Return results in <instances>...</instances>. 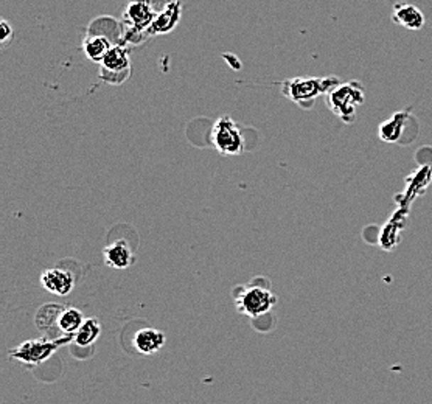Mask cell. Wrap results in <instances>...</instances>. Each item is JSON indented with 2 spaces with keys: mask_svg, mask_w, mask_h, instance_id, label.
Listing matches in <instances>:
<instances>
[{
  "mask_svg": "<svg viewBox=\"0 0 432 404\" xmlns=\"http://www.w3.org/2000/svg\"><path fill=\"white\" fill-rule=\"evenodd\" d=\"M11 38H13V28L10 27V23L2 19V22H0V40H2L5 45Z\"/></svg>",
  "mask_w": 432,
  "mask_h": 404,
  "instance_id": "obj_18",
  "label": "cell"
},
{
  "mask_svg": "<svg viewBox=\"0 0 432 404\" xmlns=\"http://www.w3.org/2000/svg\"><path fill=\"white\" fill-rule=\"evenodd\" d=\"M112 47L114 45L111 44V40L102 35H87L82 40V50H85L87 60L97 64L103 62Z\"/></svg>",
  "mask_w": 432,
  "mask_h": 404,
  "instance_id": "obj_13",
  "label": "cell"
},
{
  "mask_svg": "<svg viewBox=\"0 0 432 404\" xmlns=\"http://www.w3.org/2000/svg\"><path fill=\"white\" fill-rule=\"evenodd\" d=\"M365 100V90L360 81L340 82L328 94V106L335 115L345 121L352 123L356 117V111Z\"/></svg>",
  "mask_w": 432,
  "mask_h": 404,
  "instance_id": "obj_2",
  "label": "cell"
},
{
  "mask_svg": "<svg viewBox=\"0 0 432 404\" xmlns=\"http://www.w3.org/2000/svg\"><path fill=\"white\" fill-rule=\"evenodd\" d=\"M408 119H409V112H396L389 121L381 123V126L378 129L379 138L383 140V142H396L403 134Z\"/></svg>",
  "mask_w": 432,
  "mask_h": 404,
  "instance_id": "obj_14",
  "label": "cell"
},
{
  "mask_svg": "<svg viewBox=\"0 0 432 404\" xmlns=\"http://www.w3.org/2000/svg\"><path fill=\"white\" fill-rule=\"evenodd\" d=\"M99 65H102V78L106 80V82L120 84L126 80L131 69L128 48L123 45H114Z\"/></svg>",
  "mask_w": 432,
  "mask_h": 404,
  "instance_id": "obj_6",
  "label": "cell"
},
{
  "mask_svg": "<svg viewBox=\"0 0 432 404\" xmlns=\"http://www.w3.org/2000/svg\"><path fill=\"white\" fill-rule=\"evenodd\" d=\"M40 285L55 295H69L75 286V277L68 269L50 268L40 274Z\"/></svg>",
  "mask_w": 432,
  "mask_h": 404,
  "instance_id": "obj_8",
  "label": "cell"
},
{
  "mask_svg": "<svg viewBox=\"0 0 432 404\" xmlns=\"http://www.w3.org/2000/svg\"><path fill=\"white\" fill-rule=\"evenodd\" d=\"M182 14V4L180 0H170V2L163 6L161 13H157L156 19L153 21L151 27L148 28L146 35H167L171 33L179 23Z\"/></svg>",
  "mask_w": 432,
  "mask_h": 404,
  "instance_id": "obj_10",
  "label": "cell"
},
{
  "mask_svg": "<svg viewBox=\"0 0 432 404\" xmlns=\"http://www.w3.org/2000/svg\"><path fill=\"white\" fill-rule=\"evenodd\" d=\"M65 308L60 303H44L36 312L35 324L39 329H50L60 322V317Z\"/></svg>",
  "mask_w": 432,
  "mask_h": 404,
  "instance_id": "obj_15",
  "label": "cell"
},
{
  "mask_svg": "<svg viewBox=\"0 0 432 404\" xmlns=\"http://www.w3.org/2000/svg\"><path fill=\"white\" fill-rule=\"evenodd\" d=\"M210 140L215 150L222 155H238L246 148L244 136L230 115H222L215 121Z\"/></svg>",
  "mask_w": 432,
  "mask_h": 404,
  "instance_id": "obj_4",
  "label": "cell"
},
{
  "mask_svg": "<svg viewBox=\"0 0 432 404\" xmlns=\"http://www.w3.org/2000/svg\"><path fill=\"white\" fill-rule=\"evenodd\" d=\"M340 84L339 78H293L281 82V94L291 102L301 106V108L310 109L315 102V98L330 94L336 86Z\"/></svg>",
  "mask_w": 432,
  "mask_h": 404,
  "instance_id": "obj_1",
  "label": "cell"
},
{
  "mask_svg": "<svg viewBox=\"0 0 432 404\" xmlns=\"http://www.w3.org/2000/svg\"><path fill=\"white\" fill-rule=\"evenodd\" d=\"M277 297L274 293L261 286H251L241 291L237 299L235 305L239 312L249 316V317H260L276 307Z\"/></svg>",
  "mask_w": 432,
  "mask_h": 404,
  "instance_id": "obj_5",
  "label": "cell"
},
{
  "mask_svg": "<svg viewBox=\"0 0 432 404\" xmlns=\"http://www.w3.org/2000/svg\"><path fill=\"white\" fill-rule=\"evenodd\" d=\"M156 16L157 13L154 11L151 0H129L126 8H124L123 19L131 33H148V28L151 27Z\"/></svg>",
  "mask_w": 432,
  "mask_h": 404,
  "instance_id": "obj_7",
  "label": "cell"
},
{
  "mask_svg": "<svg viewBox=\"0 0 432 404\" xmlns=\"http://www.w3.org/2000/svg\"><path fill=\"white\" fill-rule=\"evenodd\" d=\"M75 336H63L58 339H47V337H40V339H30L23 341L18 347L10 350V358L19 362H23L27 366H38L45 362L52 354L61 349L63 345H68L73 342Z\"/></svg>",
  "mask_w": 432,
  "mask_h": 404,
  "instance_id": "obj_3",
  "label": "cell"
},
{
  "mask_svg": "<svg viewBox=\"0 0 432 404\" xmlns=\"http://www.w3.org/2000/svg\"><path fill=\"white\" fill-rule=\"evenodd\" d=\"M99 334H102V324H99L95 317H90L86 319V322L82 324V327L78 329V333L75 334L73 342L77 344L78 347H90V345L95 344Z\"/></svg>",
  "mask_w": 432,
  "mask_h": 404,
  "instance_id": "obj_16",
  "label": "cell"
},
{
  "mask_svg": "<svg viewBox=\"0 0 432 404\" xmlns=\"http://www.w3.org/2000/svg\"><path fill=\"white\" fill-rule=\"evenodd\" d=\"M392 19L398 26L411 31H418L425 27V16L417 6L411 4H396L394 6Z\"/></svg>",
  "mask_w": 432,
  "mask_h": 404,
  "instance_id": "obj_12",
  "label": "cell"
},
{
  "mask_svg": "<svg viewBox=\"0 0 432 404\" xmlns=\"http://www.w3.org/2000/svg\"><path fill=\"white\" fill-rule=\"evenodd\" d=\"M103 260L106 266L112 269H128L136 261V255L126 240H115L103 249Z\"/></svg>",
  "mask_w": 432,
  "mask_h": 404,
  "instance_id": "obj_9",
  "label": "cell"
},
{
  "mask_svg": "<svg viewBox=\"0 0 432 404\" xmlns=\"http://www.w3.org/2000/svg\"><path fill=\"white\" fill-rule=\"evenodd\" d=\"M85 322L86 319L82 311L78 308H65L60 317V322H58V327H60L65 336H75Z\"/></svg>",
  "mask_w": 432,
  "mask_h": 404,
  "instance_id": "obj_17",
  "label": "cell"
},
{
  "mask_svg": "<svg viewBox=\"0 0 432 404\" xmlns=\"http://www.w3.org/2000/svg\"><path fill=\"white\" fill-rule=\"evenodd\" d=\"M167 336L156 328H142L132 337L134 349L142 354H154L165 347Z\"/></svg>",
  "mask_w": 432,
  "mask_h": 404,
  "instance_id": "obj_11",
  "label": "cell"
}]
</instances>
